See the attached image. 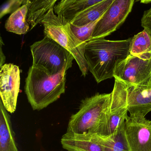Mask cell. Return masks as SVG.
I'll return each mask as SVG.
<instances>
[{
  "label": "cell",
  "instance_id": "cell-1",
  "mask_svg": "<svg viewBox=\"0 0 151 151\" xmlns=\"http://www.w3.org/2000/svg\"><path fill=\"white\" fill-rule=\"evenodd\" d=\"M132 39L121 40L100 39L86 43L85 59L88 70L98 83L114 78L116 65L129 55Z\"/></svg>",
  "mask_w": 151,
  "mask_h": 151
},
{
  "label": "cell",
  "instance_id": "cell-2",
  "mask_svg": "<svg viewBox=\"0 0 151 151\" xmlns=\"http://www.w3.org/2000/svg\"><path fill=\"white\" fill-rule=\"evenodd\" d=\"M67 67L58 74L50 76L32 65L25 80L24 92L33 110H42L60 99L65 93Z\"/></svg>",
  "mask_w": 151,
  "mask_h": 151
},
{
  "label": "cell",
  "instance_id": "cell-3",
  "mask_svg": "<svg viewBox=\"0 0 151 151\" xmlns=\"http://www.w3.org/2000/svg\"><path fill=\"white\" fill-rule=\"evenodd\" d=\"M44 34L68 51L76 61L82 76H86L88 68L84 55L86 43L80 41L70 29V23L55 14L52 9L42 21Z\"/></svg>",
  "mask_w": 151,
  "mask_h": 151
},
{
  "label": "cell",
  "instance_id": "cell-4",
  "mask_svg": "<svg viewBox=\"0 0 151 151\" xmlns=\"http://www.w3.org/2000/svg\"><path fill=\"white\" fill-rule=\"evenodd\" d=\"M111 98L109 93H97L81 101L77 112L70 116L66 132L94 134L100 124Z\"/></svg>",
  "mask_w": 151,
  "mask_h": 151
},
{
  "label": "cell",
  "instance_id": "cell-5",
  "mask_svg": "<svg viewBox=\"0 0 151 151\" xmlns=\"http://www.w3.org/2000/svg\"><path fill=\"white\" fill-rule=\"evenodd\" d=\"M32 65L45 70L50 76L60 73L63 68H71L73 55L52 39L45 36L30 47Z\"/></svg>",
  "mask_w": 151,
  "mask_h": 151
},
{
  "label": "cell",
  "instance_id": "cell-6",
  "mask_svg": "<svg viewBox=\"0 0 151 151\" xmlns=\"http://www.w3.org/2000/svg\"><path fill=\"white\" fill-rule=\"evenodd\" d=\"M128 112L125 91L121 82L115 79L108 106L94 134L104 139L112 137L125 122L128 116Z\"/></svg>",
  "mask_w": 151,
  "mask_h": 151
},
{
  "label": "cell",
  "instance_id": "cell-7",
  "mask_svg": "<svg viewBox=\"0 0 151 151\" xmlns=\"http://www.w3.org/2000/svg\"><path fill=\"white\" fill-rule=\"evenodd\" d=\"M114 78L127 84L151 87V50L136 56L129 55L116 66Z\"/></svg>",
  "mask_w": 151,
  "mask_h": 151
},
{
  "label": "cell",
  "instance_id": "cell-8",
  "mask_svg": "<svg viewBox=\"0 0 151 151\" xmlns=\"http://www.w3.org/2000/svg\"><path fill=\"white\" fill-rule=\"evenodd\" d=\"M134 3V0H114L96 24L91 40L104 39L116 31L125 22Z\"/></svg>",
  "mask_w": 151,
  "mask_h": 151
},
{
  "label": "cell",
  "instance_id": "cell-9",
  "mask_svg": "<svg viewBox=\"0 0 151 151\" xmlns=\"http://www.w3.org/2000/svg\"><path fill=\"white\" fill-rule=\"evenodd\" d=\"M20 71L13 63L4 64L0 70V95L1 101L9 113L16 110L20 91Z\"/></svg>",
  "mask_w": 151,
  "mask_h": 151
},
{
  "label": "cell",
  "instance_id": "cell-10",
  "mask_svg": "<svg viewBox=\"0 0 151 151\" xmlns=\"http://www.w3.org/2000/svg\"><path fill=\"white\" fill-rule=\"evenodd\" d=\"M124 131L131 151H151V121L145 117L128 116Z\"/></svg>",
  "mask_w": 151,
  "mask_h": 151
},
{
  "label": "cell",
  "instance_id": "cell-11",
  "mask_svg": "<svg viewBox=\"0 0 151 151\" xmlns=\"http://www.w3.org/2000/svg\"><path fill=\"white\" fill-rule=\"evenodd\" d=\"M120 82L126 93L130 116L145 117L151 111V87L136 86Z\"/></svg>",
  "mask_w": 151,
  "mask_h": 151
},
{
  "label": "cell",
  "instance_id": "cell-12",
  "mask_svg": "<svg viewBox=\"0 0 151 151\" xmlns=\"http://www.w3.org/2000/svg\"><path fill=\"white\" fill-rule=\"evenodd\" d=\"M63 147L68 151H105L104 139L94 134L66 132L62 137Z\"/></svg>",
  "mask_w": 151,
  "mask_h": 151
},
{
  "label": "cell",
  "instance_id": "cell-13",
  "mask_svg": "<svg viewBox=\"0 0 151 151\" xmlns=\"http://www.w3.org/2000/svg\"><path fill=\"white\" fill-rule=\"evenodd\" d=\"M101 1L102 0H62L55 6L54 12L57 16L70 23L85 9Z\"/></svg>",
  "mask_w": 151,
  "mask_h": 151
},
{
  "label": "cell",
  "instance_id": "cell-14",
  "mask_svg": "<svg viewBox=\"0 0 151 151\" xmlns=\"http://www.w3.org/2000/svg\"><path fill=\"white\" fill-rule=\"evenodd\" d=\"M0 151H19L15 138L11 116L0 101Z\"/></svg>",
  "mask_w": 151,
  "mask_h": 151
},
{
  "label": "cell",
  "instance_id": "cell-15",
  "mask_svg": "<svg viewBox=\"0 0 151 151\" xmlns=\"http://www.w3.org/2000/svg\"><path fill=\"white\" fill-rule=\"evenodd\" d=\"M56 2V0H27V21L30 26V30L39 24H41L45 17L52 9L54 8Z\"/></svg>",
  "mask_w": 151,
  "mask_h": 151
},
{
  "label": "cell",
  "instance_id": "cell-16",
  "mask_svg": "<svg viewBox=\"0 0 151 151\" xmlns=\"http://www.w3.org/2000/svg\"><path fill=\"white\" fill-rule=\"evenodd\" d=\"M114 1V0H102L101 2L87 8L80 13L70 23L81 27L99 20Z\"/></svg>",
  "mask_w": 151,
  "mask_h": 151
},
{
  "label": "cell",
  "instance_id": "cell-17",
  "mask_svg": "<svg viewBox=\"0 0 151 151\" xmlns=\"http://www.w3.org/2000/svg\"><path fill=\"white\" fill-rule=\"evenodd\" d=\"M28 11L27 0H25L24 5L11 14L7 20L5 24L6 31L18 35H22L26 34L30 30V27L27 21Z\"/></svg>",
  "mask_w": 151,
  "mask_h": 151
},
{
  "label": "cell",
  "instance_id": "cell-18",
  "mask_svg": "<svg viewBox=\"0 0 151 151\" xmlns=\"http://www.w3.org/2000/svg\"><path fill=\"white\" fill-rule=\"evenodd\" d=\"M151 50V36L145 29L135 35L132 39L130 55H140Z\"/></svg>",
  "mask_w": 151,
  "mask_h": 151
},
{
  "label": "cell",
  "instance_id": "cell-19",
  "mask_svg": "<svg viewBox=\"0 0 151 151\" xmlns=\"http://www.w3.org/2000/svg\"><path fill=\"white\" fill-rule=\"evenodd\" d=\"M104 140L105 151H131L125 136L124 122L112 137L104 139Z\"/></svg>",
  "mask_w": 151,
  "mask_h": 151
},
{
  "label": "cell",
  "instance_id": "cell-20",
  "mask_svg": "<svg viewBox=\"0 0 151 151\" xmlns=\"http://www.w3.org/2000/svg\"><path fill=\"white\" fill-rule=\"evenodd\" d=\"M100 19L87 25L81 27H78L70 23V29L75 36L80 41L84 43H86L91 40L93 30Z\"/></svg>",
  "mask_w": 151,
  "mask_h": 151
},
{
  "label": "cell",
  "instance_id": "cell-21",
  "mask_svg": "<svg viewBox=\"0 0 151 151\" xmlns=\"http://www.w3.org/2000/svg\"><path fill=\"white\" fill-rule=\"evenodd\" d=\"M25 0H9L1 6L0 9V18L7 14L14 13L24 4Z\"/></svg>",
  "mask_w": 151,
  "mask_h": 151
},
{
  "label": "cell",
  "instance_id": "cell-22",
  "mask_svg": "<svg viewBox=\"0 0 151 151\" xmlns=\"http://www.w3.org/2000/svg\"><path fill=\"white\" fill-rule=\"evenodd\" d=\"M141 25L151 36V7L144 12L141 19Z\"/></svg>",
  "mask_w": 151,
  "mask_h": 151
},
{
  "label": "cell",
  "instance_id": "cell-23",
  "mask_svg": "<svg viewBox=\"0 0 151 151\" xmlns=\"http://www.w3.org/2000/svg\"><path fill=\"white\" fill-rule=\"evenodd\" d=\"M141 2H143V3H145V4H148V2H151V1H141Z\"/></svg>",
  "mask_w": 151,
  "mask_h": 151
},
{
  "label": "cell",
  "instance_id": "cell-24",
  "mask_svg": "<svg viewBox=\"0 0 151 151\" xmlns=\"http://www.w3.org/2000/svg\"></svg>",
  "mask_w": 151,
  "mask_h": 151
}]
</instances>
